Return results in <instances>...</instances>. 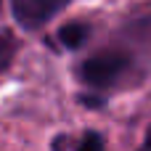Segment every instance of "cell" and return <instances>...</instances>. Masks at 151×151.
<instances>
[{
  "label": "cell",
  "instance_id": "1",
  "mask_svg": "<svg viewBox=\"0 0 151 151\" xmlns=\"http://www.w3.org/2000/svg\"><path fill=\"white\" fill-rule=\"evenodd\" d=\"M130 66H133L130 56H125L119 50H104V53H96V56L85 58V64L80 66V80L88 88L106 90V88L119 85L122 77L130 72Z\"/></svg>",
  "mask_w": 151,
  "mask_h": 151
},
{
  "label": "cell",
  "instance_id": "2",
  "mask_svg": "<svg viewBox=\"0 0 151 151\" xmlns=\"http://www.w3.org/2000/svg\"><path fill=\"white\" fill-rule=\"evenodd\" d=\"M66 5L69 0H11L13 19L24 29H40L53 16H58Z\"/></svg>",
  "mask_w": 151,
  "mask_h": 151
},
{
  "label": "cell",
  "instance_id": "3",
  "mask_svg": "<svg viewBox=\"0 0 151 151\" xmlns=\"http://www.w3.org/2000/svg\"><path fill=\"white\" fill-rule=\"evenodd\" d=\"M88 35H90V27L82 24V21H72V24H64V27L58 29V40H61V45H66V48H72V50L80 48V45H85Z\"/></svg>",
  "mask_w": 151,
  "mask_h": 151
},
{
  "label": "cell",
  "instance_id": "4",
  "mask_svg": "<svg viewBox=\"0 0 151 151\" xmlns=\"http://www.w3.org/2000/svg\"><path fill=\"white\" fill-rule=\"evenodd\" d=\"M13 53H16V37L11 32H0V72L8 69Z\"/></svg>",
  "mask_w": 151,
  "mask_h": 151
},
{
  "label": "cell",
  "instance_id": "5",
  "mask_svg": "<svg viewBox=\"0 0 151 151\" xmlns=\"http://www.w3.org/2000/svg\"><path fill=\"white\" fill-rule=\"evenodd\" d=\"M77 146H80L82 151H85V149H101V146H104V138H101L98 133H85V135L80 138Z\"/></svg>",
  "mask_w": 151,
  "mask_h": 151
},
{
  "label": "cell",
  "instance_id": "6",
  "mask_svg": "<svg viewBox=\"0 0 151 151\" xmlns=\"http://www.w3.org/2000/svg\"><path fill=\"white\" fill-rule=\"evenodd\" d=\"M143 149H151V125H149V133H146V138H143Z\"/></svg>",
  "mask_w": 151,
  "mask_h": 151
}]
</instances>
